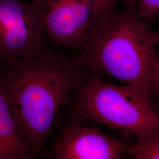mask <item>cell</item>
<instances>
[{
	"label": "cell",
	"instance_id": "obj_1",
	"mask_svg": "<svg viewBox=\"0 0 159 159\" xmlns=\"http://www.w3.org/2000/svg\"><path fill=\"white\" fill-rule=\"evenodd\" d=\"M98 72L75 58L51 50L0 63V88L34 156L51 135L66 97Z\"/></svg>",
	"mask_w": 159,
	"mask_h": 159
},
{
	"label": "cell",
	"instance_id": "obj_2",
	"mask_svg": "<svg viewBox=\"0 0 159 159\" xmlns=\"http://www.w3.org/2000/svg\"><path fill=\"white\" fill-rule=\"evenodd\" d=\"M148 29L125 8L101 17L74 57L80 63L146 92L159 96V61Z\"/></svg>",
	"mask_w": 159,
	"mask_h": 159
},
{
	"label": "cell",
	"instance_id": "obj_3",
	"mask_svg": "<svg viewBox=\"0 0 159 159\" xmlns=\"http://www.w3.org/2000/svg\"><path fill=\"white\" fill-rule=\"evenodd\" d=\"M149 97L133 85L106 82L98 72L76 90L71 121L81 123L91 120L136 137L159 135V113Z\"/></svg>",
	"mask_w": 159,
	"mask_h": 159
},
{
	"label": "cell",
	"instance_id": "obj_4",
	"mask_svg": "<svg viewBox=\"0 0 159 159\" xmlns=\"http://www.w3.org/2000/svg\"><path fill=\"white\" fill-rule=\"evenodd\" d=\"M46 8L23 0H0V63L50 51L44 37Z\"/></svg>",
	"mask_w": 159,
	"mask_h": 159
},
{
	"label": "cell",
	"instance_id": "obj_5",
	"mask_svg": "<svg viewBox=\"0 0 159 159\" xmlns=\"http://www.w3.org/2000/svg\"><path fill=\"white\" fill-rule=\"evenodd\" d=\"M45 28L54 43L80 51L96 23L92 0H47Z\"/></svg>",
	"mask_w": 159,
	"mask_h": 159
},
{
	"label": "cell",
	"instance_id": "obj_6",
	"mask_svg": "<svg viewBox=\"0 0 159 159\" xmlns=\"http://www.w3.org/2000/svg\"><path fill=\"white\" fill-rule=\"evenodd\" d=\"M81 122H68L53 144L56 159H117L127 146L119 140Z\"/></svg>",
	"mask_w": 159,
	"mask_h": 159
},
{
	"label": "cell",
	"instance_id": "obj_7",
	"mask_svg": "<svg viewBox=\"0 0 159 159\" xmlns=\"http://www.w3.org/2000/svg\"><path fill=\"white\" fill-rule=\"evenodd\" d=\"M33 157L32 148L18 129L0 88V159H29Z\"/></svg>",
	"mask_w": 159,
	"mask_h": 159
},
{
	"label": "cell",
	"instance_id": "obj_8",
	"mask_svg": "<svg viewBox=\"0 0 159 159\" xmlns=\"http://www.w3.org/2000/svg\"><path fill=\"white\" fill-rule=\"evenodd\" d=\"M125 153L139 159H159V135L136 137V142L127 146Z\"/></svg>",
	"mask_w": 159,
	"mask_h": 159
},
{
	"label": "cell",
	"instance_id": "obj_9",
	"mask_svg": "<svg viewBox=\"0 0 159 159\" xmlns=\"http://www.w3.org/2000/svg\"><path fill=\"white\" fill-rule=\"evenodd\" d=\"M94 7L96 22L98 19L111 12L120 2H123L125 8L136 11V0H92Z\"/></svg>",
	"mask_w": 159,
	"mask_h": 159
},
{
	"label": "cell",
	"instance_id": "obj_10",
	"mask_svg": "<svg viewBox=\"0 0 159 159\" xmlns=\"http://www.w3.org/2000/svg\"><path fill=\"white\" fill-rule=\"evenodd\" d=\"M135 14L139 19L154 20L159 15V0H136Z\"/></svg>",
	"mask_w": 159,
	"mask_h": 159
},
{
	"label": "cell",
	"instance_id": "obj_11",
	"mask_svg": "<svg viewBox=\"0 0 159 159\" xmlns=\"http://www.w3.org/2000/svg\"><path fill=\"white\" fill-rule=\"evenodd\" d=\"M148 37L153 46L159 44V31H154L148 29Z\"/></svg>",
	"mask_w": 159,
	"mask_h": 159
},
{
	"label": "cell",
	"instance_id": "obj_12",
	"mask_svg": "<svg viewBox=\"0 0 159 159\" xmlns=\"http://www.w3.org/2000/svg\"><path fill=\"white\" fill-rule=\"evenodd\" d=\"M29 1L37 5L46 6L47 0H29Z\"/></svg>",
	"mask_w": 159,
	"mask_h": 159
},
{
	"label": "cell",
	"instance_id": "obj_13",
	"mask_svg": "<svg viewBox=\"0 0 159 159\" xmlns=\"http://www.w3.org/2000/svg\"><path fill=\"white\" fill-rule=\"evenodd\" d=\"M156 107H157V108H158L159 110V102H157V103L156 104Z\"/></svg>",
	"mask_w": 159,
	"mask_h": 159
},
{
	"label": "cell",
	"instance_id": "obj_14",
	"mask_svg": "<svg viewBox=\"0 0 159 159\" xmlns=\"http://www.w3.org/2000/svg\"></svg>",
	"mask_w": 159,
	"mask_h": 159
}]
</instances>
